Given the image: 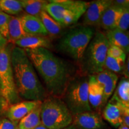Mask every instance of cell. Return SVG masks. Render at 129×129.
<instances>
[{"instance_id": "cell-1", "label": "cell", "mask_w": 129, "mask_h": 129, "mask_svg": "<svg viewBox=\"0 0 129 129\" xmlns=\"http://www.w3.org/2000/svg\"><path fill=\"white\" fill-rule=\"evenodd\" d=\"M34 68L44 80L51 96L60 97L64 94L69 83L67 64L49 49H24Z\"/></svg>"}, {"instance_id": "cell-2", "label": "cell", "mask_w": 129, "mask_h": 129, "mask_svg": "<svg viewBox=\"0 0 129 129\" xmlns=\"http://www.w3.org/2000/svg\"><path fill=\"white\" fill-rule=\"evenodd\" d=\"M11 62L20 98L25 101H44L47 98L46 91L25 50L17 46L12 48Z\"/></svg>"}, {"instance_id": "cell-3", "label": "cell", "mask_w": 129, "mask_h": 129, "mask_svg": "<svg viewBox=\"0 0 129 129\" xmlns=\"http://www.w3.org/2000/svg\"><path fill=\"white\" fill-rule=\"evenodd\" d=\"M41 120L48 129H62L72 124L73 115L60 98L50 96L42 102Z\"/></svg>"}, {"instance_id": "cell-4", "label": "cell", "mask_w": 129, "mask_h": 129, "mask_svg": "<svg viewBox=\"0 0 129 129\" xmlns=\"http://www.w3.org/2000/svg\"><path fill=\"white\" fill-rule=\"evenodd\" d=\"M95 32L90 26H79L69 30L61 38L59 47L63 52L75 60H80Z\"/></svg>"}, {"instance_id": "cell-5", "label": "cell", "mask_w": 129, "mask_h": 129, "mask_svg": "<svg viewBox=\"0 0 129 129\" xmlns=\"http://www.w3.org/2000/svg\"><path fill=\"white\" fill-rule=\"evenodd\" d=\"M88 80L83 77L69 82L64 94V103L72 115L92 111L88 101Z\"/></svg>"}, {"instance_id": "cell-6", "label": "cell", "mask_w": 129, "mask_h": 129, "mask_svg": "<svg viewBox=\"0 0 129 129\" xmlns=\"http://www.w3.org/2000/svg\"><path fill=\"white\" fill-rule=\"evenodd\" d=\"M109 47L105 34L99 31L95 32L84 54L87 69L90 74L96 75L104 70Z\"/></svg>"}, {"instance_id": "cell-7", "label": "cell", "mask_w": 129, "mask_h": 129, "mask_svg": "<svg viewBox=\"0 0 129 129\" xmlns=\"http://www.w3.org/2000/svg\"><path fill=\"white\" fill-rule=\"evenodd\" d=\"M11 50L12 49L8 45L0 50V82L2 97L9 105L21 101L14 81L11 62Z\"/></svg>"}, {"instance_id": "cell-8", "label": "cell", "mask_w": 129, "mask_h": 129, "mask_svg": "<svg viewBox=\"0 0 129 129\" xmlns=\"http://www.w3.org/2000/svg\"><path fill=\"white\" fill-rule=\"evenodd\" d=\"M112 4V0H96L89 3L87 9L84 14V25L90 27L99 26L104 12Z\"/></svg>"}, {"instance_id": "cell-9", "label": "cell", "mask_w": 129, "mask_h": 129, "mask_svg": "<svg viewBox=\"0 0 129 129\" xmlns=\"http://www.w3.org/2000/svg\"><path fill=\"white\" fill-rule=\"evenodd\" d=\"M72 124L77 129H103L105 127L101 114L92 111L73 115Z\"/></svg>"}, {"instance_id": "cell-10", "label": "cell", "mask_w": 129, "mask_h": 129, "mask_svg": "<svg viewBox=\"0 0 129 129\" xmlns=\"http://www.w3.org/2000/svg\"><path fill=\"white\" fill-rule=\"evenodd\" d=\"M42 101H23L11 105L6 112V116L10 120L18 122L27 114L41 105Z\"/></svg>"}, {"instance_id": "cell-11", "label": "cell", "mask_w": 129, "mask_h": 129, "mask_svg": "<svg viewBox=\"0 0 129 129\" xmlns=\"http://www.w3.org/2000/svg\"><path fill=\"white\" fill-rule=\"evenodd\" d=\"M97 81L103 88L104 104L105 106L109 98L112 96L116 88L118 77L117 74L107 69L94 75Z\"/></svg>"}, {"instance_id": "cell-12", "label": "cell", "mask_w": 129, "mask_h": 129, "mask_svg": "<svg viewBox=\"0 0 129 129\" xmlns=\"http://www.w3.org/2000/svg\"><path fill=\"white\" fill-rule=\"evenodd\" d=\"M88 101L91 109L100 112L105 106L103 88L97 81L94 75H90L88 80Z\"/></svg>"}, {"instance_id": "cell-13", "label": "cell", "mask_w": 129, "mask_h": 129, "mask_svg": "<svg viewBox=\"0 0 129 129\" xmlns=\"http://www.w3.org/2000/svg\"><path fill=\"white\" fill-rule=\"evenodd\" d=\"M76 2L77 1L74 0L49 1L46 5L45 11L62 25L64 14L71 10L76 4Z\"/></svg>"}, {"instance_id": "cell-14", "label": "cell", "mask_w": 129, "mask_h": 129, "mask_svg": "<svg viewBox=\"0 0 129 129\" xmlns=\"http://www.w3.org/2000/svg\"><path fill=\"white\" fill-rule=\"evenodd\" d=\"M17 47L23 49H37L51 47V41L47 36L27 34L14 43Z\"/></svg>"}, {"instance_id": "cell-15", "label": "cell", "mask_w": 129, "mask_h": 129, "mask_svg": "<svg viewBox=\"0 0 129 129\" xmlns=\"http://www.w3.org/2000/svg\"><path fill=\"white\" fill-rule=\"evenodd\" d=\"M23 28L28 35H48L46 29L40 17H35L28 14L20 16Z\"/></svg>"}, {"instance_id": "cell-16", "label": "cell", "mask_w": 129, "mask_h": 129, "mask_svg": "<svg viewBox=\"0 0 129 129\" xmlns=\"http://www.w3.org/2000/svg\"><path fill=\"white\" fill-rule=\"evenodd\" d=\"M102 115L105 120L116 128L122 123L121 111L118 103L114 96L105 106Z\"/></svg>"}, {"instance_id": "cell-17", "label": "cell", "mask_w": 129, "mask_h": 129, "mask_svg": "<svg viewBox=\"0 0 129 129\" xmlns=\"http://www.w3.org/2000/svg\"><path fill=\"white\" fill-rule=\"evenodd\" d=\"M105 34L109 44L120 48L126 54H129V32L128 30H122L115 28L107 30Z\"/></svg>"}, {"instance_id": "cell-18", "label": "cell", "mask_w": 129, "mask_h": 129, "mask_svg": "<svg viewBox=\"0 0 129 129\" xmlns=\"http://www.w3.org/2000/svg\"><path fill=\"white\" fill-rule=\"evenodd\" d=\"M122 11V9L111 5L103 14L100 22V26L106 31L117 28Z\"/></svg>"}, {"instance_id": "cell-19", "label": "cell", "mask_w": 129, "mask_h": 129, "mask_svg": "<svg viewBox=\"0 0 129 129\" xmlns=\"http://www.w3.org/2000/svg\"><path fill=\"white\" fill-rule=\"evenodd\" d=\"M89 3L83 1H77L76 4L71 10L64 14L62 26H69L76 23L79 19L85 13Z\"/></svg>"}, {"instance_id": "cell-20", "label": "cell", "mask_w": 129, "mask_h": 129, "mask_svg": "<svg viewBox=\"0 0 129 129\" xmlns=\"http://www.w3.org/2000/svg\"><path fill=\"white\" fill-rule=\"evenodd\" d=\"M27 34L24 30L20 17L12 16L8 28V41L14 43Z\"/></svg>"}, {"instance_id": "cell-21", "label": "cell", "mask_w": 129, "mask_h": 129, "mask_svg": "<svg viewBox=\"0 0 129 129\" xmlns=\"http://www.w3.org/2000/svg\"><path fill=\"white\" fill-rule=\"evenodd\" d=\"M41 106L38 105L19 122L18 129H34L41 124Z\"/></svg>"}, {"instance_id": "cell-22", "label": "cell", "mask_w": 129, "mask_h": 129, "mask_svg": "<svg viewBox=\"0 0 129 129\" xmlns=\"http://www.w3.org/2000/svg\"><path fill=\"white\" fill-rule=\"evenodd\" d=\"M48 1L43 0H20L22 8L26 14L40 17V14L45 11Z\"/></svg>"}, {"instance_id": "cell-23", "label": "cell", "mask_w": 129, "mask_h": 129, "mask_svg": "<svg viewBox=\"0 0 129 129\" xmlns=\"http://www.w3.org/2000/svg\"><path fill=\"white\" fill-rule=\"evenodd\" d=\"M40 18L47 32L48 35L54 37L60 34L62 31V26L53 19L46 11H43L41 13Z\"/></svg>"}, {"instance_id": "cell-24", "label": "cell", "mask_w": 129, "mask_h": 129, "mask_svg": "<svg viewBox=\"0 0 129 129\" xmlns=\"http://www.w3.org/2000/svg\"><path fill=\"white\" fill-rule=\"evenodd\" d=\"M0 10L9 15H18L23 12L20 1L0 0Z\"/></svg>"}, {"instance_id": "cell-25", "label": "cell", "mask_w": 129, "mask_h": 129, "mask_svg": "<svg viewBox=\"0 0 129 129\" xmlns=\"http://www.w3.org/2000/svg\"><path fill=\"white\" fill-rule=\"evenodd\" d=\"M125 63L124 61L107 56L105 63V69H107V70L115 74L121 73L124 71Z\"/></svg>"}, {"instance_id": "cell-26", "label": "cell", "mask_w": 129, "mask_h": 129, "mask_svg": "<svg viewBox=\"0 0 129 129\" xmlns=\"http://www.w3.org/2000/svg\"><path fill=\"white\" fill-rule=\"evenodd\" d=\"M114 94L121 102H129V80L125 78L121 80Z\"/></svg>"}, {"instance_id": "cell-27", "label": "cell", "mask_w": 129, "mask_h": 129, "mask_svg": "<svg viewBox=\"0 0 129 129\" xmlns=\"http://www.w3.org/2000/svg\"><path fill=\"white\" fill-rule=\"evenodd\" d=\"M12 16L0 10V33L7 38V40L8 38L9 24Z\"/></svg>"}, {"instance_id": "cell-28", "label": "cell", "mask_w": 129, "mask_h": 129, "mask_svg": "<svg viewBox=\"0 0 129 129\" xmlns=\"http://www.w3.org/2000/svg\"><path fill=\"white\" fill-rule=\"evenodd\" d=\"M129 28V7L122 9L120 19L117 28L122 30H127Z\"/></svg>"}, {"instance_id": "cell-29", "label": "cell", "mask_w": 129, "mask_h": 129, "mask_svg": "<svg viewBox=\"0 0 129 129\" xmlns=\"http://www.w3.org/2000/svg\"><path fill=\"white\" fill-rule=\"evenodd\" d=\"M107 56H110L115 59H120L122 61L125 62L126 60V54L124 51L122 50L120 48L118 47L117 46H112L109 44V47L108 50Z\"/></svg>"}, {"instance_id": "cell-30", "label": "cell", "mask_w": 129, "mask_h": 129, "mask_svg": "<svg viewBox=\"0 0 129 129\" xmlns=\"http://www.w3.org/2000/svg\"><path fill=\"white\" fill-rule=\"evenodd\" d=\"M114 96L117 100V101L118 103L119 106H120L121 111V115L122 119V123L124 124L125 125L129 127V109L124 106L120 102V101L118 99L117 96L115 94H114Z\"/></svg>"}, {"instance_id": "cell-31", "label": "cell", "mask_w": 129, "mask_h": 129, "mask_svg": "<svg viewBox=\"0 0 129 129\" xmlns=\"http://www.w3.org/2000/svg\"><path fill=\"white\" fill-rule=\"evenodd\" d=\"M18 124L7 118H2L0 119V129H18Z\"/></svg>"}, {"instance_id": "cell-32", "label": "cell", "mask_w": 129, "mask_h": 129, "mask_svg": "<svg viewBox=\"0 0 129 129\" xmlns=\"http://www.w3.org/2000/svg\"><path fill=\"white\" fill-rule=\"evenodd\" d=\"M112 4L121 9H124L129 7V0H114L112 1Z\"/></svg>"}, {"instance_id": "cell-33", "label": "cell", "mask_w": 129, "mask_h": 129, "mask_svg": "<svg viewBox=\"0 0 129 129\" xmlns=\"http://www.w3.org/2000/svg\"><path fill=\"white\" fill-rule=\"evenodd\" d=\"M9 106L7 101L2 96H0V116L2 115L3 113H6Z\"/></svg>"}, {"instance_id": "cell-34", "label": "cell", "mask_w": 129, "mask_h": 129, "mask_svg": "<svg viewBox=\"0 0 129 129\" xmlns=\"http://www.w3.org/2000/svg\"><path fill=\"white\" fill-rule=\"evenodd\" d=\"M123 74L126 79L129 80V54L127 56V60H125V68L124 69Z\"/></svg>"}, {"instance_id": "cell-35", "label": "cell", "mask_w": 129, "mask_h": 129, "mask_svg": "<svg viewBox=\"0 0 129 129\" xmlns=\"http://www.w3.org/2000/svg\"><path fill=\"white\" fill-rule=\"evenodd\" d=\"M9 41L3 35L0 33V50L3 49L7 46Z\"/></svg>"}, {"instance_id": "cell-36", "label": "cell", "mask_w": 129, "mask_h": 129, "mask_svg": "<svg viewBox=\"0 0 129 129\" xmlns=\"http://www.w3.org/2000/svg\"><path fill=\"white\" fill-rule=\"evenodd\" d=\"M118 129H129V127L125 125L124 124L122 123L120 126L118 127Z\"/></svg>"}, {"instance_id": "cell-37", "label": "cell", "mask_w": 129, "mask_h": 129, "mask_svg": "<svg viewBox=\"0 0 129 129\" xmlns=\"http://www.w3.org/2000/svg\"><path fill=\"white\" fill-rule=\"evenodd\" d=\"M34 129H48V128H47V127L46 126H44V125L43 124H41L38 125V126L36 127L35 128H34Z\"/></svg>"}, {"instance_id": "cell-38", "label": "cell", "mask_w": 129, "mask_h": 129, "mask_svg": "<svg viewBox=\"0 0 129 129\" xmlns=\"http://www.w3.org/2000/svg\"><path fill=\"white\" fill-rule=\"evenodd\" d=\"M62 129H77L76 128V127H75V126H74V125L72 124L71 125H69L68 127H65V128H62Z\"/></svg>"}, {"instance_id": "cell-39", "label": "cell", "mask_w": 129, "mask_h": 129, "mask_svg": "<svg viewBox=\"0 0 129 129\" xmlns=\"http://www.w3.org/2000/svg\"><path fill=\"white\" fill-rule=\"evenodd\" d=\"M120 102L121 103V104L123 105L124 106H125V107H127V108L129 109V102H126V103H123V102Z\"/></svg>"}, {"instance_id": "cell-40", "label": "cell", "mask_w": 129, "mask_h": 129, "mask_svg": "<svg viewBox=\"0 0 129 129\" xmlns=\"http://www.w3.org/2000/svg\"><path fill=\"white\" fill-rule=\"evenodd\" d=\"M0 96H2V89H1V84L0 82Z\"/></svg>"}]
</instances>
